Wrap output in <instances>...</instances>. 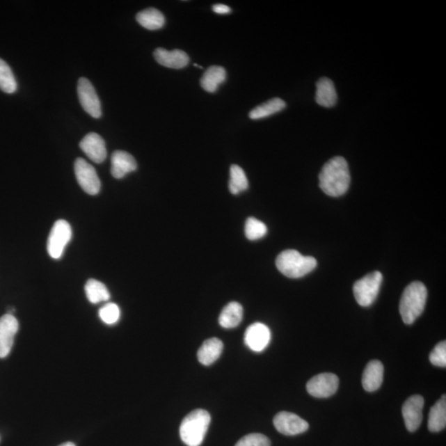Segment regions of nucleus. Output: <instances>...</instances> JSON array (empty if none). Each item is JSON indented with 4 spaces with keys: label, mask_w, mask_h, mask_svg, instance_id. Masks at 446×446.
I'll list each match as a JSON object with an SVG mask.
<instances>
[{
    "label": "nucleus",
    "mask_w": 446,
    "mask_h": 446,
    "mask_svg": "<svg viewBox=\"0 0 446 446\" xmlns=\"http://www.w3.org/2000/svg\"><path fill=\"white\" fill-rule=\"evenodd\" d=\"M446 427V397L443 395L431 408L428 418V429L431 432H439Z\"/></svg>",
    "instance_id": "4be33fe9"
},
{
    "label": "nucleus",
    "mask_w": 446,
    "mask_h": 446,
    "mask_svg": "<svg viewBox=\"0 0 446 446\" xmlns=\"http://www.w3.org/2000/svg\"><path fill=\"white\" fill-rule=\"evenodd\" d=\"M423 407L424 399L421 395H413L405 401L401 413L408 431H416L420 427Z\"/></svg>",
    "instance_id": "f8f14e48"
},
{
    "label": "nucleus",
    "mask_w": 446,
    "mask_h": 446,
    "mask_svg": "<svg viewBox=\"0 0 446 446\" xmlns=\"http://www.w3.org/2000/svg\"><path fill=\"white\" fill-rule=\"evenodd\" d=\"M74 173L83 191L90 196H96L100 191L101 181L94 167L83 158H78L74 162Z\"/></svg>",
    "instance_id": "0eeeda50"
},
{
    "label": "nucleus",
    "mask_w": 446,
    "mask_h": 446,
    "mask_svg": "<svg viewBox=\"0 0 446 446\" xmlns=\"http://www.w3.org/2000/svg\"><path fill=\"white\" fill-rule=\"evenodd\" d=\"M154 59L165 67L182 69L189 63V57L186 52L179 49L168 51L164 48H157L154 51Z\"/></svg>",
    "instance_id": "2eb2a0df"
},
{
    "label": "nucleus",
    "mask_w": 446,
    "mask_h": 446,
    "mask_svg": "<svg viewBox=\"0 0 446 446\" xmlns=\"http://www.w3.org/2000/svg\"><path fill=\"white\" fill-rule=\"evenodd\" d=\"M266 225L255 218H249L245 225V234L247 239L256 241L266 235Z\"/></svg>",
    "instance_id": "cd10ccee"
},
{
    "label": "nucleus",
    "mask_w": 446,
    "mask_h": 446,
    "mask_svg": "<svg viewBox=\"0 0 446 446\" xmlns=\"http://www.w3.org/2000/svg\"><path fill=\"white\" fill-rule=\"evenodd\" d=\"M111 162V174L115 179H122L138 168L135 158L127 152H114L112 154Z\"/></svg>",
    "instance_id": "dca6fc26"
},
{
    "label": "nucleus",
    "mask_w": 446,
    "mask_h": 446,
    "mask_svg": "<svg viewBox=\"0 0 446 446\" xmlns=\"http://www.w3.org/2000/svg\"><path fill=\"white\" fill-rule=\"evenodd\" d=\"M427 289L422 282L415 281L405 289L400 300L399 312L405 324H413L425 308Z\"/></svg>",
    "instance_id": "f03ea898"
},
{
    "label": "nucleus",
    "mask_w": 446,
    "mask_h": 446,
    "mask_svg": "<svg viewBox=\"0 0 446 446\" xmlns=\"http://www.w3.org/2000/svg\"><path fill=\"white\" fill-rule=\"evenodd\" d=\"M77 92L79 102L85 111L93 118H99L102 115V108L95 88L89 79L86 78L79 79Z\"/></svg>",
    "instance_id": "6e6552de"
},
{
    "label": "nucleus",
    "mask_w": 446,
    "mask_h": 446,
    "mask_svg": "<svg viewBox=\"0 0 446 446\" xmlns=\"http://www.w3.org/2000/svg\"><path fill=\"white\" fill-rule=\"evenodd\" d=\"M99 314L100 319L104 324L113 325L118 322L119 317H120V309H119L117 304L109 303L100 308Z\"/></svg>",
    "instance_id": "c85d7f7f"
},
{
    "label": "nucleus",
    "mask_w": 446,
    "mask_h": 446,
    "mask_svg": "<svg viewBox=\"0 0 446 446\" xmlns=\"http://www.w3.org/2000/svg\"><path fill=\"white\" fill-rule=\"evenodd\" d=\"M382 281V273L379 271L370 273L356 281L353 287L356 302L361 307L370 306L377 298Z\"/></svg>",
    "instance_id": "39448f33"
},
{
    "label": "nucleus",
    "mask_w": 446,
    "mask_h": 446,
    "mask_svg": "<svg viewBox=\"0 0 446 446\" xmlns=\"http://www.w3.org/2000/svg\"><path fill=\"white\" fill-rule=\"evenodd\" d=\"M271 440L267 436L253 433L243 436L235 446H271Z\"/></svg>",
    "instance_id": "c756f323"
},
{
    "label": "nucleus",
    "mask_w": 446,
    "mask_h": 446,
    "mask_svg": "<svg viewBox=\"0 0 446 446\" xmlns=\"http://www.w3.org/2000/svg\"><path fill=\"white\" fill-rule=\"evenodd\" d=\"M431 363L438 367H446V342H441L436 344L429 357Z\"/></svg>",
    "instance_id": "7c9ffc66"
},
{
    "label": "nucleus",
    "mask_w": 446,
    "mask_h": 446,
    "mask_svg": "<svg viewBox=\"0 0 446 446\" xmlns=\"http://www.w3.org/2000/svg\"><path fill=\"white\" fill-rule=\"evenodd\" d=\"M79 147L92 161L100 164L107 157V150L104 140L99 134L91 132L83 138Z\"/></svg>",
    "instance_id": "4468645a"
},
{
    "label": "nucleus",
    "mask_w": 446,
    "mask_h": 446,
    "mask_svg": "<svg viewBox=\"0 0 446 446\" xmlns=\"http://www.w3.org/2000/svg\"><path fill=\"white\" fill-rule=\"evenodd\" d=\"M136 19L143 28L152 31L161 29L166 23L164 15L154 8H149L139 12Z\"/></svg>",
    "instance_id": "5701e85b"
},
{
    "label": "nucleus",
    "mask_w": 446,
    "mask_h": 446,
    "mask_svg": "<svg viewBox=\"0 0 446 446\" xmlns=\"http://www.w3.org/2000/svg\"><path fill=\"white\" fill-rule=\"evenodd\" d=\"M0 90L6 94H13L17 90V82L10 65L0 58Z\"/></svg>",
    "instance_id": "bb28decb"
},
{
    "label": "nucleus",
    "mask_w": 446,
    "mask_h": 446,
    "mask_svg": "<svg viewBox=\"0 0 446 446\" xmlns=\"http://www.w3.org/2000/svg\"><path fill=\"white\" fill-rule=\"evenodd\" d=\"M273 426L280 433L285 436H296L308 430V423L292 413L281 412L273 418Z\"/></svg>",
    "instance_id": "9d476101"
},
{
    "label": "nucleus",
    "mask_w": 446,
    "mask_h": 446,
    "mask_svg": "<svg viewBox=\"0 0 446 446\" xmlns=\"http://www.w3.org/2000/svg\"><path fill=\"white\" fill-rule=\"evenodd\" d=\"M383 379V365L381 361L372 360L366 366L363 377H362V385L364 390L367 392H374L379 390L382 385Z\"/></svg>",
    "instance_id": "f3484780"
},
{
    "label": "nucleus",
    "mask_w": 446,
    "mask_h": 446,
    "mask_svg": "<svg viewBox=\"0 0 446 446\" xmlns=\"http://www.w3.org/2000/svg\"><path fill=\"white\" fill-rule=\"evenodd\" d=\"M211 422L206 410L196 409L184 418L180 427V438L188 446H200L205 438Z\"/></svg>",
    "instance_id": "7ed1b4c3"
},
{
    "label": "nucleus",
    "mask_w": 446,
    "mask_h": 446,
    "mask_svg": "<svg viewBox=\"0 0 446 446\" xmlns=\"http://www.w3.org/2000/svg\"><path fill=\"white\" fill-rule=\"evenodd\" d=\"M59 446H76V445H74L72 443H64V444H61Z\"/></svg>",
    "instance_id": "473e14b6"
},
{
    "label": "nucleus",
    "mask_w": 446,
    "mask_h": 446,
    "mask_svg": "<svg viewBox=\"0 0 446 446\" xmlns=\"http://www.w3.org/2000/svg\"><path fill=\"white\" fill-rule=\"evenodd\" d=\"M351 184V175L346 159L335 157L326 163L319 174V186L330 197L343 196Z\"/></svg>",
    "instance_id": "f257e3e1"
},
{
    "label": "nucleus",
    "mask_w": 446,
    "mask_h": 446,
    "mask_svg": "<svg viewBox=\"0 0 446 446\" xmlns=\"http://www.w3.org/2000/svg\"><path fill=\"white\" fill-rule=\"evenodd\" d=\"M227 72L222 66L213 65L207 68L202 77L200 85L205 91L214 93L226 81Z\"/></svg>",
    "instance_id": "aec40b11"
},
{
    "label": "nucleus",
    "mask_w": 446,
    "mask_h": 446,
    "mask_svg": "<svg viewBox=\"0 0 446 446\" xmlns=\"http://www.w3.org/2000/svg\"><path fill=\"white\" fill-rule=\"evenodd\" d=\"M286 107V103L280 98H273L251 110L249 118L253 120L271 116L282 111Z\"/></svg>",
    "instance_id": "b1692460"
},
{
    "label": "nucleus",
    "mask_w": 446,
    "mask_h": 446,
    "mask_svg": "<svg viewBox=\"0 0 446 446\" xmlns=\"http://www.w3.org/2000/svg\"><path fill=\"white\" fill-rule=\"evenodd\" d=\"M229 191L234 196L248 189L249 183L245 171L239 166L232 165L230 169Z\"/></svg>",
    "instance_id": "a878e982"
},
{
    "label": "nucleus",
    "mask_w": 446,
    "mask_h": 446,
    "mask_svg": "<svg viewBox=\"0 0 446 446\" xmlns=\"http://www.w3.org/2000/svg\"><path fill=\"white\" fill-rule=\"evenodd\" d=\"M271 340V330L260 322H255L248 326L245 333L246 346L255 352L263 351L269 346Z\"/></svg>",
    "instance_id": "9b49d317"
},
{
    "label": "nucleus",
    "mask_w": 446,
    "mask_h": 446,
    "mask_svg": "<svg viewBox=\"0 0 446 446\" xmlns=\"http://www.w3.org/2000/svg\"><path fill=\"white\" fill-rule=\"evenodd\" d=\"M243 319V308L239 303H229L219 316V324L226 329L235 328Z\"/></svg>",
    "instance_id": "412c9836"
},
{
    "label": "nucleus",
    "mask_w": 446,
    "mask_h": 446,
    "mask_svg": "<svg viewBox=\"0 0 446 446\" xmlns=\"http://www.w3.org/2000/svg\"><path fill=\"white\" fill-rule=\"evenodd\" d=\"M72 227L65 220H58L53 225L48 237L47 251L53 259H60L64 253L65 246L72 239Z\"/></svg>",
    "instance_id": "423d86ee"
},
{
    "label": "nucleus",
    "mask_w": 446,
    "mask_h": 446,
    "mask_svg": "<svg viewBox=\"0 0 446 446\" xmlns=\"http://www.w3.org/2000/svg\"><path fill=\"white\" fill-rule=\"evenodd\" d=\"M223 351V343L218 338H211L202 343L200 350L198 351V359L202 365L209 366L214 364L215 361L222 355Z\"/></svg>",
    "instance_id": "a211bd4d"
},
{
    "label": "nucleus",
    "mask_w": 446,
    "mask_h": 446,
    "mask_svg": "<svg viewBox=\"0 0 446 446\" xmlns=\"http://www.w3.org/2000/svg\"><path fill=\"white\" fill-rule=\"evenodd\" d=\"M86 294L88 300L91 303H99L106 302L110 298V294L103 282L90 279L87 281L85 286Z\"/></svg>",
    "instance_id": "393cba45"
},
{
    "label": "nucleus",
    "mask_w": 446,
    "mask_h": 446,
    "mask_svg": "<svg viewBox=\"0 0 446 446\" xmlns=\"http://www.w3.org/2000/svg\"><path fill=\"white\" fill-rule=\"evenodd\" d=\"M213 10L218 15H228L232 12L231 8L226 6V4L223 3H216L213 6Z\"/></svg>",
    "instance_id": "2f4dec72"
},
{
    "label": "nucleus",
    "mask_w": 446,
    "mask_h": 446,
    "mask_svg": "<svg viewBox=\"0 0 446 446\" xmlns=\"http://www.w3.org/2000/svg\"><path fill=\"white\" fill-rule=\"evenodd\" d=\"M276 264L282 275L298 279L312 272L317 262L312 256L303 255L295 250H286L277 256Z\"/></svg>",
    "instance_id": "20e7f679"
},
{
    "label": "nucleus",
    "mask_w": 446,
    "mask_h": 446,
    "mask_svg": "<svg viewBox=\"0 0 446 446\" xmlns=\"http://www.w3.org/2000/svg\"><path fill=\"white\" fill-rule=\"evenodd\" d=\"M317 103L325 108H332L337 104V95L333 81L321 78L317 83Z\"/></svg>",
    "instance_id": "6ab92c4d"
},
{
    "label": "nucleus",
    "mask_w": 446,
    "mask_h": 446,
    "mask_svg": "<svg viewBox=\"0 0 446 446\" xmlns=\"http://www.w3.org/2000/svg\"><path fill=\"white\" fill-rule=\"evenodd\" d=\"M339 387V379L332 373H324L316 375L307 383L309 395L317 399H326L337 392Z\"/></svg>",
    "instance_id": "1a4fd4ad"
},
{
    "label": "nucleus",
    "mask_w": 446,
    "mask_h": 446,
    "mask_svg": "<svg viewBox=\"0 0 446 446\" xmlns=\"http://www.w3.org/2000/svg\"><path fill=\"white\" fill-rule=\"evenodd\" d=\"M17 330L19 321L15 316L7 313L0 317V358L10 354Z\"/></svg>",
    "instance_id": "ddd939ff"
}]
</instances>
